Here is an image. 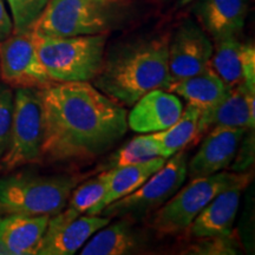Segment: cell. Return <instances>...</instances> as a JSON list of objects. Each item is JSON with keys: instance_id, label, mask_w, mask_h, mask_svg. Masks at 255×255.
I'll use <instances>...</instances> for the list:
<instances>
[{"instance_id": "cell-1", "label": "cell", "mask_w": 255, "mask_h": 255, "mask_svg": "<svg viewBox=\"0 0 255 255\" xmlns=\"http://www.w3.org/2000/svg\"><path fill=\"white\" fill-rule=\"evenodd\" d=\"M38 91L44 122L43 158H94L126 135L127 110L89 82L55 83Z\"/></svg>"}, {"instance_id": "cell-2", "label": "cell", "mask_w": 255, "mask_h": 255, "mask_svg": "<svg viewBox=\"0 0 255 255\" xmlns=\"http://www.w3.org/2000/svg\"><path fill=\"white\" fill-rule=\"evenodd\" d=\"M168 45L169 36L164 34L120 47L104 59L94 85L124 107H132L149 91L168 90Z\"/></svg>"}, {"instance_id": "cell-3", "label": "cell", "mask_w": 255, "mask_h": 255, "mask_svg": "<svg viewBox=\"0 0 255 255\" xmlns=\"http://www.w3.org/2000/svg\"><path fill=\"white\" fill-rule=\"evenodd\" d=\"M131 11L132 0H50L30 31L50 37L108 34Z\"/></svg>"}, {"instance_id": "cell-4", "label": "cell", "mask_w": 255, "mask_h": 255, "mask_svg": "<svg viewBox=\"0 0 255 255\" xmlns=\"http://www.w3.org/2000/svg\"><path fill=\"white\" fill-rule=\"evenodd\" d=\"M31 33L40 62L55 83L94 81L103 68L108 34L50 37Z\"/></svg>"}, {"instance_id": "cell-5", "label": "cell", "mask_w": 255, "mask_h": 255, "mask_svg": "<svg viewBox=\"0 0 255 255\" xmlns=\"http://www.w3.org/2000/svg\"><path fill=\"white\" fill-rule=\"evenodd\" d=\"M251 181L246 173H219L191 178L175 195L161 206L151 220V227L161 235H174L188 229L194 219L222 191L240 188L244 190Z\"/></svg>"}, {"instance_id": "cell-6", "label": "cell", "mask_w": 255, "mask_h": 255, "mask_svg": "<svg viewBox=\"0 0 255 255\" xmlns=\"http://www.w3.org/2000/svg\"><path fill=\"white\" fill-rule=\"evenodd\" d=\"M77 184L72 176L14 175L0 177V212L5 214H58Z\"/></svg>"}, {"instance_id": "cell-7", "label": "cell", "mask_w": 255, "mask_h": 255, "mask_svg": "<svg viewBox=\"0 0 255 255\" xmlns=\"http://www.w3.org/2000/svg\"><path fill=\"white\" fill-rule=\"evenodd\" d=\"M44 122L39 91L17 89L13 95L11 133L5 154L0 158V173H8L43 158Z\"/></svg>"}, {"instance_id": "cell-8", "label": "cell", "mask_w": 255, "mask_h": 255, "mask_svg": "<svg viewBox=\"0 0 255 255\" xmlns=\"http://www.w3.org/2000/svg\"><path fill=\"white\" fill-rule=\"evenodd\" d=\"M188 155L183 150L169 157L141 187L102 210L108 218H138L158 209L183 186L187 177Z\"/></svg>"}, {"instance_id": "cell-9", "label": "cell", "mask_w": 255, "mask_h": 255, "mask_svg": "<svg viewBox=\"0 0 255 255\" xmlns=\"http://www.w3.org/2000/svg\"><path fill=\"white\" fill-rule=\"evenodd\" d=\"M0 77L15 89L41 90L55 84L40 62L31 31L0 41Z\"/></svg>"}, {"instance_id": "cell-10", "label": "cell", "mask_w": 255, "mask_h": 255, "mask_svg": "<svg viewBox=\"0 0 255 255\" xmlns=\"http://www.w3.org/2000/svg\"><path fill=\"white\" fill-rule=\"evenodd\" d=\"M213 43L206 31L186 20L169 37L168 65L171 83L193 77L212 66Z\"/></svg>"}, {"instance_id": "cell-11", "label": "cell", "mask_w": 255, "mask_h": 255, "mask_svg": "<svg viewBox=\"0 0 255 255\" xmlns=\"http://www.w3.org/2000/svg\"><path fill=\"white\" fill-rule=\"evenodd\" d=\"M110 223L103 215H79L70 208L50 216L38 254L72 255L87 244L96 232Z\"/></svg>"}, {"instance_id": "cell-12", "label": "cell", "mask_w": 255, "mask_h": 255, "mask_svg": "<svg viewBox=\"0 0 255 255\" xmlns=\"http://www.w3.org/2000/svg\"><path fill=\"white\" fill-rule=\"evenodd\" d=\"M247 129L216 127L210 129L194 157L188 161L187 175L191 178L222 171L234 161Z\"/></svg>"}, {"instance_id": "cell-13", "label": "cell", "mask_w": 255, "mask_h": 255, "mask_svg": "<svg viewBox=\"0 0 255 255\" xmlns=\"http://www.w3.org/2000/svg\"><path fill=\"white\" fill-rule=\"evenodd\" d=\"M183 104L180 97L163 89L142 96L128 114V128L136 132L152 133L168 129L180 119Z\"/></svg>"}, {"instance_id": "cell-14", "label": "cell", "mask_w": 255, "mask_h": 255, "mask_svg": "<svg viewBox=\"0 0 255 255\" xmlns=\"http://www.w3.org/2000/svg\"><path fill=\"white\" fill-rule=\"evenodd\" d=\"M255 90L248 89L244 83L229 89V92L214 110L199 117L197 136L216 127L254 129Z\"/></svg>"}, {"instance_id": "cell-15", "label": "cell", "mask_w": 255, "mask_h": 255, "mask_svg": "<svg viewBox=\"0 0 255 255\" xmlns=\"http://www.w3.org/2000/svg\"><path fill=\"white\" fill-rule=\"evenodd\" d=\"M195 13L200 26L214 40L238 36L245 26L247 0H199Z\"/></svg>"}, {"instance_id": "cell-16", "label": "cell", "mask_w": 255, "mask_h": 255, "mask_svg": "<svg viewBox=\"0 0 255 255\" xmlns=\"http://www.w3.org/2000/svg\"><path fill=\"white\" fill-rule=\"evenodd\" d=\"M50 216L7 214L0 216V244L7 255L38 254Z\"/></svg>"}, {"instance_id": "cell-17", "label": "cell", "mask_w": 255, "mask_h": 255, "mask_svg": "<svg viewBox=\"0 0 255 255\" xmlns=\"http://www.w3.org/2000/svg\"><path fill=\"white\" fill-rule=\"evenodd\" d=\"M242 189L232 188L220 193L209 202L188 227L194 238L228 237L240 206Z\"/></svg>"}, {"instance_id": "cell-18", "label": "cell", "mask_w": 255, "mask_h": 255, "mask_svg": "<svg viewBox=\"0 0 255 255\" xmlns=\"http://www.w3.org/2000/svg\"><path fill=\"white\" fill-rule=\"evenodd\" d=\"M168 91L183 98L187 104L199 109L200 116L209 114L227 96L229 89L212 66L193 77L173 82Z\"/></svg>"}, {"instance_id": "cell-19", "label": "cell", "mask_w": 255, "mask_h": 255, "mask_svg": "<svg viewBox=\"0 0 255 255\" xmlns=\"http://www.w3.org/2000/svg\"><path fill=\"white\" fill-rule=\"evenodd\" d=\"M167 159L159 156L143 163L109 169L110 177L107 193L103 200L95 208H92L88 215H100L102 210L108 205L131 194L137 188L141 187L152 174L156 173Z\"/></svg>"}, {"instance_id": "cell-20", "label": "cell", "mask_w": 255, "mask_h": 255, "mask_svg": "<svg viewBox=\"0 0 255 255\" xmlns=\"http://www.w3.org/2000/svg\"><path fill=\"white\" fill-rule=\"evenodd\" d=\"M141 235L128 221L107 225L96 232L82 247V255H126L139 252Z\"/></svg>"}, {"instance_id": "cell-21", "label": "cell", "mask_w": 255, "mask_h": 255, "mask_svg": "<svg viewBox=\"0 0 255 255\" xmlns=\"http://www.w3.org/2000/svg\"><path fill=\"white\" fill-rule=\"evenodd\" d=\"M199 117V109L187 104L186 109L183 108L180 119L173 126L162 131L151 133L161 157H171L176 152L183 150L184 146L195 138L197 136Z\"/></svg>"}, {"instance_id": "cell-22", "label": "cell", "mask_w": 255, "mask_h": 255, "mask_svg": "<svg viewBox=\"0 0 255 255\" xmlns=\"http://www.w3.org/2000/svg\"><path fill=\"white\" fill-rule=\"evenodd\" d=\"M212 68L228 89L242 83V50L244 43L238 36H229L214 40Z\"/></svg>"}, {"instance_id": "cell-23", "label": "cell", "mask_w": 255, "mask_h": 255, "mask_svg": "<svg viewBox=\"0 0 255 255\" xmlns=\"http://www.w3.org/2000/svg\"><path fill=\"white\" fill-rule=\"evenodd\" d=\"M155 157H159L158 148L151 133H146V135L135 137L120 150L115 152L103 169L109 170V169L126 167V165L138 164Z\"/></svg>"}, {"instance_id": "cell-24", "label": "cell", "mask_w": 255, "mask_h": 255, "mask_svg": "<svg viewBox=\"0 0 255 255\" xmlns=\"http://www.w3.org/2000/svg\"><path fill=\"white\" fill-rule=\"evenodd\" d=\"M110 171L104 170L98 176L83 183L75 190H72L69 197V206L73 212L79 215L85 214L95 208L103 200L109 184Z\"/></svg>"}, {"instance_id": "cell-25", "label": "cell", "mask_w": 255, "mask_h": 255, "mask_svg": "<svg viewBox=\"0 0 255 255\" xmlns=\"http://www.w3.org/2000/svg\"><path fill=\"white\" fill-rule=\"evenodd\" d=\"M49 1L50 0H7L12 12V33L30 31Z\"/></svg>"}, {"instance_id": "cell-26", "label": "cell", "mask_w": 255, "mask_h": 255, "mask_svg": "<svg viewBox=\"0 0 255 255\" xmlns=\"http://www.w3.org/2000/svg\"><path fill=\"white\" fill-rule=\"evenodd\" d=\"M189 251L188 253L201 255H229L239 253L237 241L232 239V235L201 238L196 245L189 248Z\"/></svg>"}, {"instance_id": "cell-27", "label": "cell", "mask_w": 255, "mask_h": 255, "mask_svg": "<svg viewBox=\"0 0 255 255\" xmlns=\"http://www.w3.org/2000/svg\"><path fill=\"white\" fill-rule=\"evenodd\" d=\"M13 114V92L9 88L0 87V158L5 154L11 133Z\"/></svg>"}, {"instance_id": "cell-28", "label": "cell", "mask_w": 255, "mask_h": 255, "mask_svg": "<svg viewBox=\"0 0 255 255\" xmlns=\"http://www.w3.org/2000/svg\"><path fill=\"white\" fill-rule=\"evenodd\" d=\"M242 83L251 90H255V47L253 43H244Z\"/></svg>"}, {"instance_id": "cell-29", "label": "cell", "mask_w": 255, "mask_h": 255, "mask_svg": "<svg viewBox=\"0 0 255 255\" xmlns=\"http://www.w3.org/2000/svg\"><path fill=\"white\" fill-rule=\"evenodd\" d=\"M235 163H234V171H244L245 169L250 167L253 163L254 159V133L252 131V135L242 138L239 146L237 155H235Z\"/></svg>"}, {"instance_id": "cell-30", "label": "cell", "mask_w": 255, "mask_h": 255, "mask_svg": "<svg viewBox=\"0 0 255 255\" xmlns=\"http://www.w3.org/2000/svg\"><path fill=\"white\" fill-rule=\"evenodd\" d=\"M13 32V24L12 19L6 11L4 2L0 0V41L5 40Z\"/></svg>"}]
</instances>
